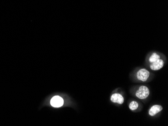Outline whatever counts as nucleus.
I'll use <instances>...</instances> for the list:
<instances>
[{
	"label": "nucleus",
	"instance_id": "f257e3e1",
	"mask_svg": "<svg viewBox=\"0 0 168 126\" xmlns=\"http://www.w3.org/2000/svg\"><path fill=\"white\" fill-rule=\"evenodd\" d=\"M150 94V90L146 86H141L138 90L136 92V96L137 98L143 100L148 97Z\"/></svg>",
	"mask_w": 168,
	"mask_h": 126
},
{
	"label": "nucleus",
	"instance_id": "f03ea898",
	"mask_svg": "<svg viewBox=\"0 0 168 126\" xmlns=\"http://www.w3.org/2000/svg\"><path fill=\"white\" fill-rule=\"evenodd\" d=\"M136 76L138 80L140 81H146L150 76V72L147 69L143 68L138 72Z\"/></svg>",
	"mask_w": 168,
	"mask_h": 126
},
{
	"label": "nucleus",
	"instance_id": "7ed1b4c3",
	"mask_svg": "<svg viewBox=\"0 0 168 126\" xmlns=\"http://www.w3.org/2000/svg\"><path fill=\"white\" fill-rule=\"evenodd\" d=\"M50 104L53 107L59 108L62 106L64 104V100L59 96H55L52 98Z\"/></svg>",
	"mask_w": 168,
	"mask_h": 126
},
{
	"label": "nucleus",
	"instance_id": "20e7f679",
	"mask_svg": "<svg viewBox=\"0 0 168 126\" xmlns=\"http://www.w3.org/2000/svg\"><path fill=\"white\" fill-rule=\"evenodd\" d=\"M164 63L163 60L159 59L154 63H151L150 68L153 71H158L163 68V67H164Z\"/></svg>",
	"mask_w": 168,
	"mask_h": 126
},
{
	"label": "nucleus",
	"instance_id": "39448f33",
	"mask_svg": "<svg viewBox=\"0 0 168 126\" xmlns=\"http://www.w3.org/2000/svg\"><path fill=\"white\" fill-rule=\"evenodd\" d=\"M111 101L113 102L121 105L124 102V98L120 94L114 93V94H112V96H111Z\"/></svg>",
	"mask_w": 168,
	"mask_h": 126
},
{
	"label": "nucleus",
	"instance_id": "423d86ee",
	"mask_svg": "<svg viewBox=\"0 0 168 126\" xmlns=\"http://www.w3.org/2000/svg\"><path fill=\"white\" fill-rule=\"evenodd\" d=\"M163 110V107L160 105H155L150 109L148 111V114L151 116H154L157 113L160 112Z\"/></svg>",
	"mask_w": 168,
	"mask_h": 126
},
{
	"label": "nucleus",
	"instance_id": "0eeeda50",
	"mask_svg": "<svg viewBox=\"0 0 168 126\" xmlns=\"http://www.w3.org/2000/svg\"><path fill=\"white\" fill-rule=\"evenodd\" d=\"M160 59V57L159 55L157 54L156 53H154L150 57V59H149V62L151 63H154L155 61H157V60L159 59Z\"/></svg>",
	"mask_w": 168,
	"mask_h": 126
},
{
	"label": "nucleus",
	"instance_id": "6e6552de",
	"mask_svg": "<svg viewBox=\"0 0 168 126\" xmlns=\"http://www.w3.org/2000/svg\"><path fill=\"white\" fill-rule=\"evenodd\" d=\"M129 107L131 111L135 110L138 107V104L136 102V101H132L130 103Z\"/></svg>",
	"mask_w": 168,
	"mask_h": 126
}]
</instances>
